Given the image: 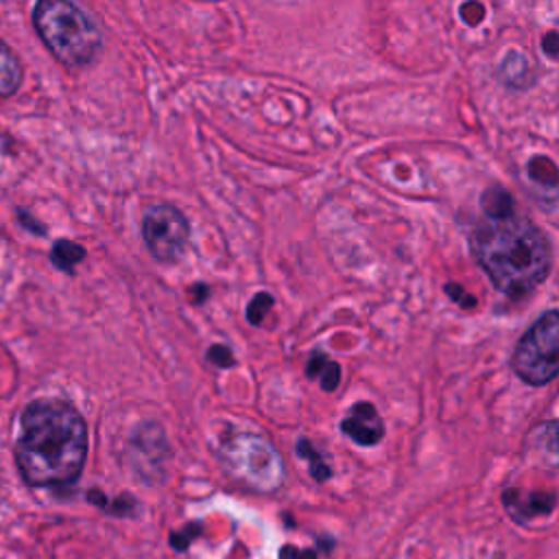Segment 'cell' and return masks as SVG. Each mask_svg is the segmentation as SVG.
<instances>
[{
	"label": "cell",
	"instance_id": "cell-4",
	"mask_svg": "<svg viewBox=\"0 0 559 559\" xmlns=\"http://www.w3.org/2000/svg\"><path fill=\"white\" fill-rule=\"evenodd\" d=\"M225 469L255 491H275L284 478L280 452L264 437L245 432L229 439L221 450Z\"/></svg>",
	"mask_w": 559,
	"mask_h": 559
},
{
	"label": "cell",
	"instance_id": "cell-16",
	"mask_svg": "<svg viewBox=\"0 0 559 559\" xmlns=\"http://www.w3.org/2000/svg\"><path fill=\"white\" fill-rule=\"evenodd\" d=\"M201 533V524L199 522H194V524H188V526H183L181 531H173V535H170V546L175 548V550H179V552H183L188 546H190V542L197 537Z\"/></svg>",
	"mask_w": 559,
	"mask_h": 559
},
{
	"label": "cell",
	"instance_id": "cell-22",
	"mask_svg": "<svg viewBox=\"0 0 559 559\" xmlns=\"http://www.w3.org/2000/svg\"><path fill=\"white\" fill-rule=\"evenodd\" d=\"M190 293H194V301L197 304H203V299L207 297V286L205 284H194V286H190Z\"/></svg>",
	"mask_w": 559,
	"mask_h": 559
},
{
	"label": "cell",
	"instance_id": "cell-15",
	"mask_svg": "<svg viewBox=\"0 0 559 559\" xmlns=\"http://www.w3.org/2000/svg\"><path fill=\"white\" fill-rule=\"evenodd\" d=\"M271 306H273V297H271L269 293H255V295L251 297L249 306H247V312H245L247 321H249L251 325H260L262 319L266 317V312L271 310Z\"/></svg>",
	"mask_w": 559,
	"mask_h": 559
},
{
	"label": "cell",
	"instance_id": "cell-14",
	"mask_svg": "<svg viewBox=\"0 0 559 559\" xmlns=\"http://www.w3.org/2000/svg\"><path fill=\"white\" fill-rule=\"evenodd\" d=\"M295 450H297L299 456H304V459L310 461V476H312L317 483H323V480L330 478V474H332L330 465L321 459L319 450H317L306 437L297 439V448H295Z\"/></svg>",
	"mask_w": 559,
	"mask_h": 559
},
{
	"label": "cell",
	"instance_id": "cell-2",
	"mask_svg": "<svg viewBox=\"0 0 559 559\" xmlns=\"http://www.w3.org/2000/svg\"><path fill=\"white\" fill-rule=\"evenodd\" d=\"M469 251L493 286L513 299L537 288L552 266V247L546 234L515 212L478 223L469 234Z\"/></svg>",
	"mask_w": 559,
	"mask_h": 559
},
{
	"label": "cell",
	"instance_id": "cell-8",
	"mask_svg": "<svg viewBox=\"0 0 559 559\" xmlns=\"http://www.w3.org/2000/svg\"><path fill=\"white\" fill-rule=\"evenodd\" d=\"M502 502L515 520L548 515L555 509V491H522V489H507L502 493Z\"/></svg>",
	"mask_w": 559,
	"mask_h": 559
},
{
	"label": "cell",
	"instance_id": "cell-17",
	"mask_svg": "<svg viewBox=\"0 0 559 559\" xmlns=\"http://www.w3.org/2000/svg\"><path fill=\"white\" fill-rule=\"evenodd\" d=\"M205 356H207V360H210V362H214L216 367H231V365L236 362V360H234L231 349H229L227 345H223V343L210 345V349L205 352Z\"/></svg>",
	"mask_w": 559,
	"mask_h": 559
},
{
	"label": "cell",
	"instance_id": "cell-5",
	"mask_svg": "<svg viewBox=\"0 0 559 559\" xmlns=\"http://www.w3.org/2000/svg\"><path fill=\"white\" fill-rule=\"evenodd\" d=\"M511 367L520 380L542 386L555 380L559 371V312H544L518 341Z\"/></svg>",
	"mask_w": 559,
	"mask_h": 559
},
{
	"label": "cell",
	"instance_id": "cell-10",
	"mask_svg": "<svg viewBox=\"0 0 559 559\" xmlns=\"http://www.w3.org/2000/svg\"><path fill=\"white\" fill-rule=\"evenodd\" d=\"M22 85V66L13 50L0 39V98L17 92Z\"/></svg>",
	"mask_w": 559,
	"mask_h": 559
},
{
	"label": "cell",
	"instance_id": "cell-1",
	"mask_svg": "<svg viewBox=\"0 0 559 559\" xmlns=\"http://www.w3.org/2000/svg\"><path fill=\"white\" fill-rule=\"evenodd\" d=\"M87 426L81 413L63 400H35L20 417L15 461L33 487L70 485L83 472Z\"/></svg>",
	"mask_w": 559,
	"mask_h": 559
},
{
	"label": "cell",
	"instance_id": "cell-23",
	"mask_svg": "<svg viewBox=\"0 0 559 559\" xmlns=\"http://www.w3.org/2000/svg\"><path fill=\"white\" fill-rule=\"evenodd\" d=\"M20 216H22V223H24V225H28V229H33V231H37V234H44V231H46L41 225H33L31 216H24L22 212H20Z\"/></svg>",
	"mask_w": 559,
	"mask_h": 559
},
{
	"label": "cell",
	"instance_id": "cell-20",
	"mask_svg": "<svg viewBox=\"0 0 559 559\" xmlns=\"http://www.w3.org/2000/svg\"><path fill=\"white\" fill-rule=\"evenodd\" d=\"M280 559H317V552L312 548H297V546H282Z\"/></svg>",
	"mask_w": 559,
	"mask_h": 559
},
{
	"label": "cell",
	"instance_id": "cell-3",
	"mask_svg": "<svg viewBox=\"0 0 559 559\" xmlns=\"http://www.w3.org/2000/svg\"><path fill=\"white\" fill-rule=\"evenodd\" d=\"M33 26L66 68L87 66L100 50V31L72 0H37Z\"/></svg>",
	"mask_w": 559,
	"mask_h": 559
},
{
	"label": "cell",
	"instance_id": "cell-6",
	"mask_svg": "<svg viewBox=\"0 0 559 559\" xmlns=\"http://www.w3.org/2000/svg\"><path fill=\"white\" fill-rule=\"evenodd\" d=\"M142 238L155 260L173 262L188 245L190 223L175 205L159 203L146 210L142 218Z\"/></svg>",
	"mask_w": 559,
	"mask_h": 559
},
{
	"label": "cell",
	"instance_id": "cell-19",
	"mask_svg": "<svg viewBox=\"0 0 559 559\" xmlns=\"http://www.w3.org/2000/svg\"><path fill=\"white\" fill-rule=\"evenodd\" d=\"M461 17L467 22V24H478L483 17H485V9L480 2L472 0V2H465L461 7Z\"/></svg>",
	"mask_w": 559,
	"mask_h": 559
},
{
	"label": "cell",
	"instance_id": "cell-9",
	"mask_svg": "<svg viewBox=\"0 0 559 559\" xmlns=\"http://www.w3.org/2000/svg\"><path fill=\"white\" fill-rule=\"evenodd\" d=\"M306 376L310 380H319V386L328 393L336 391L341 384V365L330 360L323 352H312L306 365Z\"/></svg>",
	"mask_w": 559,
	"mask_h": 559
},
{
	"label": "cell",
	"instance_id": "cell-12",
	"mask_svg": "<svg viewBox=\"0 0 559 559\" xmlns=\"http://www.w3.org/2000/svg\"><path fill=\"white\" fill-rule=\"evenodd\" d=\"M85 258V249L72 240H57L50 249V260L59 271L72 273V269Z\"/></svg>",
	"mask_w": 559,
	"mask_h": 559
},
{
	"label": "cell",
	"instance_id": "cell-7",
	"mask_svg": "<svg viewBox=\"0 0 559 559\" xmlns=\"http://www.w3.org/2000/svg\"><path fill=\"white\" fill-rule=\"evenodd\" d=\"M341 432L358 445H376L384 437V421L371 402H356L343 417Z\"/></svg>",
	"mask_w": 559,
	"mask_h": 559
},
{
	"label": "cell",
	"instance_id": "cell-13",
	"mask_svg": "<svg viewBox=\"0 0 559 559\" xmlns=\"http://www.w3.org/2000/svg\"><path fill=\"white\" fill-rule=\"evenodd\" d=\"M528 72H531L528 70V61L522 55H518V52L507 55L502 59V63H500V70H498L502 83H507V85H511L515 90H522L526 85V74Z\"/></svg>",
	"mask_w": 559,
	"mask_h": 559
},
{
	"label": "cell",
	"instance_id": "cell-11",
	"mask_svg": "<svg viewBox=\"0 0 559 559\" xmlns=\"http://www.w3.org/2000/svg\"><path fill=\"white\" fill-rule=\"evenodd\" d=\"M480 207L487 218H507L513 214V199L502 186H489L480 194Z\"/></svg>",
	"mask_w": 559,
	"mask_h": 559
},
{
	"label": "cell",
	"instance_id": "cell-21",
	"mask_svg": "<svg viewBox=\"0 0 559 559\" xmlns=\"http://www.w3.org/2000/svg\"><path fill=\"white\" fill-rule=\"evenodd\" d=\"M557 41H559V35H557L555 31H548V33H546V37H544V41H542V48L546 50V55H548V57H557V52H559Z\"/></svg>",
	"mask_w": 559,
	"mask_h": 559
},
{
	"label": "cell",
	"instance_id": "cell-18",
	"mask_svg": "<svg viewBox=\"0 0 559 559\" xmlns=\"http://www.w3.org/2000/svg\"><path fill=\"white\" fill-rule=\"evenodd\" d=\"M445 295H448L450 299H454V301H456L461 308H465V310H469V308L476 306V297H474V295H467L461 284L448 282V284H445Z\"/></svg>",
	"mask_w": 559,
	"mask_h": 559
}]
</instances>
